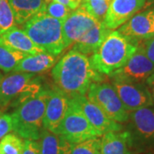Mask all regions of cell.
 I'll return each instance as SVG.
<instances>
[{"label": "cell", "mask_w": 154, "mask_h": 154, "mask_svg": "<svg viewBox=\"0 0 154 154\" xmlns=\"http://www.w3.org/2000/svg\"><path fill=\"white\" fill-rule=\"evenodd\" d=\"M137 46L117 30L111 31L89 59L99 73L110 76L126 63Z\"/></svg>", "instance_id": "3"}, {"label": "cell", "mask_w": 154, "mask_h": 154, "mask_svg": "<svg viewBox=\"0 0 154 154\" xmlns=\"http://www.w3.org/2000/svg\"><path fill=\"white\" fill-rule=\"evenodd\" d=\"M45 11L51 17L63 22L68 16L71 13L72 10L69 9L68 6L62 5L60 3L51 1L50 4L46 5Z\"/></svg>", "instance_id": "27"}, {"label": "cell", "mask_w": 154, "mask_h": 154, "mask_svg": "<svg viewBox=\"0 0 154 154\" xmlns=\"http://www.w3.org/2000/svg\"><path fill=\"white\" fill-rule=\"evenodd\" d=\"M100 154H135L126 130L108 132L102 135Z\"/></svg>", "instance_id": "18"}, {"label": "cell", "mask_w": 154, "mask_h": 154, "mask_svg": "<svg viewBox=\"0 0 154 154\" xmlns=\"http://www.w3.org/2000/svg\"><path fill=\"white\" fill-rule=\"evenodd\" d=\"M57 57L47 52H41L35 55H28L24 57L13 70L30 74H40L52 69L57 62Z\"/></svg>", "instance_id": "19"}, {"label": "cell", "mask_w": 154, "mask_h": 154, "mask_svg": "<svg viewBox=\"0 0 154 154\" xmlns=\"http://www.w3.org/2000/svg\"><path fill=\"white\" fill-rule=\"evenodd\" d=\"M16 25L15 15L9 0H0V34Z\"/></svg>", "instance_id": "25"}, {"label": "cell", "mask_w": 154, "mask_h": 154, "mask_svg": "<svg viewBox=\"0 0 154 154\" xmlns=\"http://www.w3.org/2000/svg\"><path fill=\"white\" fill-rule=\"evenodd\" d=\"M111 31L113 30L106 28L103 22H99L73 45L72 50L86 56H91L99 49Z\"/></svg>", "instance_id": "17"}, {"label": "cell", "mask_w": 154, "mask_h": 154, "mask_svg": "<svg viewBox=\"0 0 154 154\" xmlns=\"http://www.w3.org/2000/svg\"><path fill=\"white\" fill-rule=\"evenodd\" d=\"M13 131L11 116L5 113L0 109V140Z\"/></svg>", "instance_id": "28"}, {"label": "cell", "mask_w": 154, "mask_h": 154, "mask_svg": "<svg viewBox=\"0 0 154 154\" xmlns=\"http://www.w3.org/2000/svg\"><path fill=\"white\" fill-rule=\"evenodd\" d=\"M17 25H22L45 8L44 0H9Z\"/></svg>", "instance_id": "21"}, {"label": "cell", "mask_w": 154, "mask_h": 154, "mask_svg": "<svg viewBox=\"0 0 154 154\" xmlns=\"http://www.w3.org/2000/svg\"><path fill=\"white\" fill-rule=\"evenodd\" d=\"M154 8L140 11L118 28V32L134 45L154 36Z\"/></svg>", "instance_id": "13"}, {"label": "cell", "mask_w": 154, "mask_h": 154, "mask_svg": "<svg viewBox=\"0 0 154 154\" xmlns=\"http://www.w3.org/2000/svg\"><path fill=\"white\" fill-rule=\"evenodd\" d=\"M25 140L16 134H8L0 140V154H22Z\"/></svg>", "instance_id": "24"}, {"label": "cell", "mask_w": 154, "mask_h": 154, "mask_svg": "<svg viewBox=\"0 0 154 154\" xmlns=\"http://www.w3.org/2000/svg\"><path fill=\"white\" fill-rule=\"evenodd\" d=\"M126 123L134 152L154 153V105L129 112Z\"/></svg>", "instance_id": "6"}, {"label": "cell", "mask_w": 154, "mask_h": 154, "mask_svg": "<svg viewBox=\"0 0 154 154\" xmlns=\"http://www.w3.org/2000/svg\"><path fill=\"white\" fill-rule=\"evenodd\" d=\"M102 75L93 67L88 56L72 49L51 69L54 87L68 98L86 95L90 85L101 82Z\"/></svg>", "instance_id": "1"}, {"label": "cell", "mask_w": 154, "mask_h": 154, "mask_svg": "<svg viewBox=\"0 0 154 154\" xmlns=\"http://www.w3.org/2000/svg\"><path fill=\"white\" fill-rule=\"evenodd\" d=\"M50 88H42L35 96L14 108L11 114L13 132L24 140H38L44 130V116Z\"/></svg>", "instance_id": "2"}, {"label": "cell", "mask_w": 154, "mask_h": 154, "mask_svg": "<svg viewBox=\"0 0 154 154\" xmlns=\"http://www.w3.org/2000/svg\"><path fill=\"white\" fill-rule=\"evenodd\" d=\"M143 154H154L152 152H146V153H143Z\"/></svg>", "instance_id": "37"}, {"label": "cell", "mask_w": 154, "mask_h": 154, "mask_svg": "<svg viewBox=\"0 0 154 154\" xmlns=\"http://www.w3.org/2000/svg\"><path fill=\"white\" fill-rule=\"evenodd\" d=\"M144 51L148 58L154 63V36L141 42Z\"/></svg>", "instance_id": "30"}, {"label": "cell", "mask_w": 154, "mask_h": 154, "mask_svg": "<svg viewBox=\"0 0 154 154\" xmlns=\"http://www.w3.org/2000/svg\"><path fill=\"white\" fill-rule=\"evenodd\" d=\"M51 1H52V0H44V2L45 5H48V4H50Z\"/></svg>", "instance_id": "36"}, {"label": "cell", "mask_w": 154, "mask_h": 154, "mask_svg": "<svg viewBox=\"0 0 154 154\" xmlns=\"http://www.w3.org/2000/svg\"><path fill=\"white\" fill-rule=\"evenodd\" d=\"M58 134L73 145L81 143L92 138L99 137L98 132L82 111L69 103L66 115L57 129Z\"/></svg>", "instance_id": "8"}, {"label": "cell", "mask_w": 154, "mask_h": 154, "mask_svg": "<svg viewBox=\"0 0 154 154\" xmlns=\"http://www.w3.org/2000/svg\"><path fill=\"white\" fill-rule=\"evenodd\" d=\"M153 31H154V30H153Z\"/></svg>", "instance_id": "38"}, {"label": "cell", "mask_w": 154, "mask_h": 154, "mask_svg": "<svg viewBox=\"0 0 154 154\" xmlns=\"http://www.w3.org/2000/svg\"><path fill=\"white\" fill-rule=\"evenodd\" d=\"M154 73V63L146 56L141 43L123 66L110 75V80L145 83Z\"/></svg>", "instance_id": "9"}, {"label": "cell", "mask_w": 154, "mask_h": 154, "mask_svg": "<svg viewBox=\"0 0 154 154\" xmlns=\"http://www.w3.org/2000/svg\"><path fill=\"white\" fill-rule=\"evenodd\" d=\"M69 9H71L72 11L77 9L79 6L81 5V4L82 2V0H69Z\"/></svg>", "instance_id": "32"}, {"label": "cell", "mask_w": 154, "mask_h": 154, "mask_svg": "<svg viewBox=\"0 0 154 154\" xmlns=\"http://www.w3.org/2000/svg\"><path fill=\"white\" fill-rule=\"evenodd\" d=\"M22 154H40L38 140H25L24 149Z\"/></svg>", "instance_id": "29"}, {"label": "cell", "mask_w": 154, "mask_h": 154, "mask_svg": "<svg viewBox=\"0 0 154 154\" xmlns=\"http://www.w3.org/2000/svg\"><path fill=\"white\" fill-rule=\"evenodd\" d=\"M28 54L0 43V70L5 73L12 72L18 63Z\"/></svg>", "instance_id": "22"}, {"label": "cell", "mask_w": 154, "mask_h": 154, "mask_svg": "<svg viewBox=\"0 0 154 154\" xmlns=\"http://www.w3.org/2000/svg\"><path fill=\"white\" fill-rule=\"evenodd\" d=\"M116 93L128 112L154 105L146 83L110 80Z\"/></svg>", "instance_id": "11"}, {"label": "cell", "mask_w": 154, "mask_h": 154, "mask_svg": "<svg viewBox=\"0 0 154 154\" xmlns=\"http://www.w3.org/2000/svg\"><path fill=\"white\" fill-rule=\"evenodd\" d=\"M146 0H110L104 25L110 30L120 28L138 12L143 10Z\"/></svg>", "instance_id": "14"}, {"label": "cell", "mask_w": 154, "mask_h": 154, "mask_svg": "<svg viewBox=\"0 0 154 154\" xmlns=\"http://www.w3.org/2000/svg\"><path fill=\"white\" fill-rule=\"evenodd\" d=\"M151 8H154V0H146L143 10L151 9Z\"/></svg>", "instance_id": "33"}, {"label": "cell", "mask_w": 154, "mask_h": 154, "mask_svg": "<svg viewBox=\"0 0 154 154\" xmlns=\"http://www.w3.org/2000/svg\"><path fill=\"white\" fill-rule=\"evenodd\" d=\"M52 1H55V2H57V3H60L62 5H64L69 7V0H52Z\"/></svg>", "instance_id": "34"}, {"label": "cell", "mask_w": 154, "mask_h": 154, "mask_svg": "<svg viewBox=\"0 0 154 154\" xmlns=\"http://www.w3.org/2000/svg\"><path fill=\"white\" fill-rule=\"evenodd\" d=\"M38 142L40 154H70L74 146L60 134L45 128Z\"/></svg>", "instance_id": "20"}, {"label": "cell", "mask_w": 154, "mask_h": 154, "mask_svg": "<svg viewBox=\"0 0 154 154\" xmlns=\"http://www.w3.org/2000/svg\"><path fill=\"white\" fill-rule=\"evenodd\" d=\"M86 96L98 105L111 120L119 123H126L128 120L129 112L124 107L111 82H93Z\"/></svg>", "instance_id": "7"}, {"label": "cell", "mask_w": 154, "mask_h": 154, "mask_svg": "<svg viewBox=\"0 0 154 154\" xmlns=\"http://www.w3.org/2000/svg\"><path fill=\"white\" fill-rule=\"evenodd\" d=\"M45 7L22 24V28L45 52L57 57L65 50L63 38V22L49 16Z\"/></svg>", "instance_id": "4"}, {"label": "cell", "mask_w": 154, "mask_h": 154, "mask_svg": "<svg viewBox=\"0 0 154 154\" xmlns=\"http://www.w3.org/2000/svg\"><path fill=\"white\" fill-rule=\"evenodd\" d=\"M3 78H4V75H3V74H2V72L0 70V83L2 82V80H3Z\"/></svg>", "instance_id": "35"}, {"label": "cell", "mask_w": 154, "mask_h": 154, "mask_svg": "<svg viewBox=\"0 0 154 154\" xmlns=\"http://www.w3.org/2000/svg\"><path fill=\"white\" fill-rule=\"evenodd\" d=\"M69 103L75 106L82 111L85 117L98 132L99 136L108 132L121 131L123 129L122 123L111 120L103 110L94 102H92L86 95H78L68 98Z\"/></svg>", "instance_id": "10"}, {"label": "cell", "mask_w": 154, "mask_h": 154, "mask_svg": "<svg viewBox=\"0 0 154 154\" xmlns=\"http://www.w3.org/2000/svg\"><path fill=\"white\" fill-rule=\"evenodd\" d=\"M0 43L28 55L44 52L33 43L22 28H17V26L0 34Z\"/></svg>", "instance_id": "16"}, {"label": "cell", "mask_w": 154, "mask_h": 154, "mask_svg": "<svg viewBox=\"0 0 154 154\" xmlns=\"http://www.w3.org/2000/svg\"><path fill=\"white\" fill-rule=\"evenodd\" d=\"M101 139L92 138L73 146L70 154H100Z\"/></svg>", "instance_id": "26"}, {"label": "cell", "mask_w": 154, "mask_h": 154, "mask_svg": "<svg viewBox=\"0 0 154 154\" xmlns=\"http://www.w3.org/2000/svg\"><path fill=\"white\" fill-rule=\"evenodd\" d=\"M99 22L95 20L82 6L71 11L63 22V38L64 48L71 46L84 34L95 27Z\"/></svg>", "instance_id": "12"}, {"label": "cell", "mask_w": 154, "mask_h": 154, "mask_svg": "<svg viewBox=\"0 0 154 154\" xmlns=\"http://www.w3.org/2000/svg\"><path fill=\"white\" fill-rule=\"evenodd\" d=\"M145 83H146V86L148 88L149 93L151 94V96H152V100H153L154 102V73L146 79V81Z\"/></svg>", "instance_id": "31"}, {"label": "cell", "mask_w": 154, "mask_h": 154, "mask_svg": "<svg viewBox=\"0 0 154 154\" xmlns=\"http://www.w3.org/2000/svg\"><path fill=\"white\" fill-rule=\"evenodd\" d=\"M42 88V83L34 74L11 72L0 83V109L16 108L38 94Z\"/></svg>", "instance_id": "5"}, {"label": "cell", "mask_w": 154, "mask_h": 154, "mask_svg": "<svg viewBox=\"0 0 154 154\" xmlns=\"http://www.w3.org/2000/svg\"><path fill=\"white\" fill-rule=\"evenodd\" d=\"M68 108L69 99L66 95L55 87L50 88L45 110V129L57 134L61 122L66 115Z\"/></svg>", "instance_id": "15"}, {"label": "cell", "mask_w": 154, "mask_h": 154, "mask_svg": "<svg viewBox=\"0 0 154 154\" xmlns=\"http://www.w3.org/2000/svg\"><path fill=\"white\" fill-rule=\"evenodd\" d=\"M110 0H82L81 6L99 22H103Z\"/></svg>", "instance_id": "23"}]
</instances>
